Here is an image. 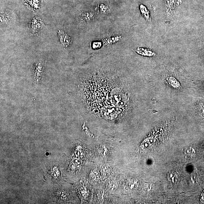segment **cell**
<instances>
[{
    "label": "cell",
    "instance_id": "obj_6",
    "mask_svg": "<svg viewBox=\"0 0 204 204\" xmlns=\"http://www.w3.org/2000/svg\"><path fill=\"white\" fill-rule=\"evenodd\" d=\"M168 178L169 181L174 184L177 183L178 181V175L174 172L169 173Z\"/></svg>",
    "mask_w": 204,
    "mask_h": 204
},
{
    "label": "cell",
    "instance_id": "obj_2",
    "mask_svg": "<svg viewBox=\"0 0 204 204\" xmlns=\"http://www.w3.org/2000/svg\"><path fill=\"white\" fill-rule=\"evenodd\" d=\"M58 166H52L50 168L48 169L47 171V176L49 178L50 180L53 181H58L59 180L60 171L59 168Z\"/></svg>",
    "mask_w": 204,
    "mask_h": 204
},
{
    "label": "cell",
    "instance_id": "obj_8",
    "mask_svg": "<svg viewBox=\"0 0 204 204\" xmlns=\"http://www.w3.org/2000/svg\"><path fill=\"white\" fill-rule=\"evenodd\" d=\"M93 43V48H98L101 46V43L100 42H95Z\"/></svg>",
    "mask_w": 204,
    "mask_h": 204
},
{
    "label": "cell",
    "instance_id": "obj_5",
    "mask_svg": "<svg viewBox=\"0 0 204 204\" xmlns=\"http://www.w3.org/2000/svg\"><path fill=\"white\" fill-rule=\"evenodd\" d=\"M26 4L33 10L38 9L41 4V0H26Z\"/></svg>",
    "mask_w": 204,
    "mask_h": 204
},
{
    "label": "cell",
    "instance_id": "obj_4",
    "mask_svg": "<svg viewBox=\"0 0 204 204\" xmlns=\"http://www.w3.org/2000/svg\"><path fill=\"white\" fill-rule=\"evenodd\" d=\"M42 61L39 62L36 64L34 70V80L36 83H38L41 78V76L43 70V63Z\"/></svg>",
    "mask_w": 204,
    "mask_h": 204
},
{
    "label": "cell",
    "instance_id": "obj_7",
    "mask_svg": "<svg viewBox=\"0 0 204 204\" xmlns=\"http://www.w3.org/2000/svg\"><path fill=\"white\" fill-rule=\"evenodd\" d=\"M199 111L202 114H204V103L203 102H201L199 104Z\"/></svg>",
    "mask_w": 204,
    "mask_h": 204
},
{
    "label": "cell",
    "instance_id": "obj_3",
    "mask_svg": "<svg viewBox=\"0 0 204 204\" xmlns=\"http://www.w3.org/2000/svg\"><path fill=\"white\" fill-rule=\"evenodd\" d=\"M58 36L60 42L63 46L67 47L72 43L71 37L65 31L62 30H58Z\"/></svg>",
    "mask_w": 204,
    "mask_h": 204
},
{
    "label": "cell",
    "instance_id": "obj_1",
    "mask_svg": "<svg viewBox=\"0 0 204 204\" xmlns=\"http://www.w3.org/2000/svg\"><path fill=\"white\" fill-rule=\"evenodd\" d=\"M45 24L41 19L38 17H35L29 22L27 28L29 31L32 35H37L38 32L42 28L44 27Z\"/></svg>",
    "mask_w": 204,
    "mask_h": 204
},
{
    "label": "cell",
    "instance_id": "obj_9",
    "mask_svg": "<svg viewBox=\"0 0 204 204\" xmlns=\"http://www.w3.org/2000/svg\"><path fill=\"white\" fill-rule=\"evenodd\" d=\"M200 201L204 203V193H202L201 195Z\"/></svg>",
    "mask_w": 204,
    "mask_h": 204
}]
</instances>
